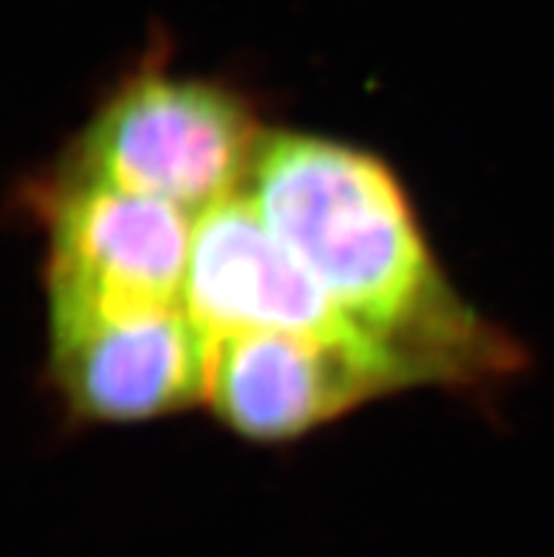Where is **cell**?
I'll use <instances>...</instances> for the list:
<instances>
[{
  "mask_svg": "<svg viewBox=\"0 0 554 557\" xmlns=\"http://www.w3.org/2000/svg\"><path fill=\"white\" fill-rule=\"evenodd\" d=\"M184 306L207 339L241 332L362 334L241 193L193 226Z\"/></svg>",
  "mask_w": 554,
  "mask_h": 557,
  "instance_id": "6",
  "label": "cell"
},
{
  "mask_svg": "<svg viewBox=\"0 0 554 557\" xmlns=\"http://www.w3.org/2000/svg\"><path fill=\"white\" fill-rule=\"evenodd\" d=\"M32 198L46 226L49 320L184 306L187 212L60 170Z\"/></svg>",
  "mask_w": 554,
  "mask_h": 557,
  "instance_id": "3",
  "label": "cell"
},
{
  "mask_svg": "<svg viewBox=\"0 0 554 557\" xmlns=\"http://www.w3.org/2000/svg\"><path fill=\"white\" fill-rule=\"evenodd\" d=\"M246 196L334 309L396 354L419 385L518 374V343L450 286L382 159L329 136L269 131Z\"/></svg>",
  "mask_w": 554,
  "mask_h": 557,
  "instance_id": "1",
  "label": "cell"
},
{
  "mask_svg": "<svg viewBox=\"0 0 554 557\" xmlns=\"http://www.w3.org/2000/svg\"><path fill=\"white\" fill-rule=\"evenodd\" d=\"M267 134L230 85L148 63L113 88L57 170L198 219L246 193Z\"/></svg>",
  "mask_w": 554,
  "mask_h": 557,
  "instance_id": "2",
  "label": "cell"
},
{
  "mask_svg": "<svg viewBox=\"0 0 554 557\" xmlns=\"http://www.w3.org/2000/svg\"><path fill=\"white\" fill-rule=\"evenodd\" d=\"M49 374L79 422H148L204 403L207 337L187 306L49 320Z\"/></svg>",
  "mask_w": 554,
  "mask_h": 557,
  "instance_id": "5",
  "label": "cell"
},
{
  "mask_svg": "<svg viewBox=\"0 0 554 557\" xmlns=\"http://www.w3.org/2000/svg\"><path fill=\"white\" fill-rule=\"evenodd\" d=\"M419 385L366 334L241 332L207 339L204 403L253 442H288L359 405Z\"/></svg>",
  "mask_w": 554,
  "mask_h": 557,
  "instance_id": "4",
  "label": "cell"
}]
</instances>
